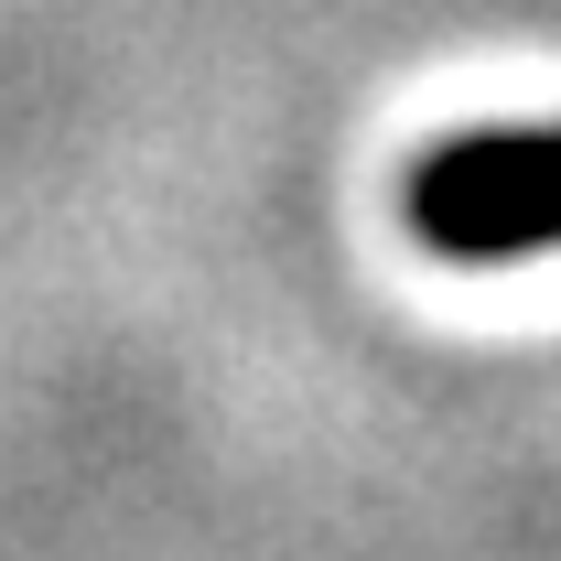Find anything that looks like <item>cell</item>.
<instances>
[{"label":"cell","mask_w":561,"mask_h":561,"mask_svg":"<svg viewBox=\"0 0 561 561\" xmlns=\"http://www.w3.org/2000/svg\"><path fill=\"white\" fill-rule=\"evenodd\" d=\"M400 227L454 271H507L561 249V119H486L411 151Z\"/></svg>","instance_id":"obj_1"}]
</instances>
